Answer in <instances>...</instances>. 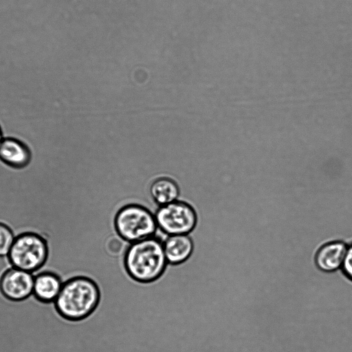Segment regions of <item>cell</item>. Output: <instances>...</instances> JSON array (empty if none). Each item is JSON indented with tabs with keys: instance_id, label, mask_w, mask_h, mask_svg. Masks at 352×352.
I'll use <instances>...</instances> for the list:
<instances>
[{
	"instance_id": "obj_11",
	"label": "cell",
	"mask_w": 352,
	"mask_h": 352,
	"mask_svg": "<svg viewBox=\"0 0 352 352\" xmlns=\"http://www.w3.org/2000/svg\"><path fill=\"white\" fill-rule=\"evenodd\" d=\"M151 195L159 206H164L177 201L179 189L175 181L168 177H161L153 182L150 188Z\"/></svg>"
},
{
	"instance_id": "obj_10",
	"label": "cell",
	"mask_w": 352,
	"mask_h": 352,
	"mask_svg": "<svg viewBox=\"0 0 352 352\" xmlns=\"http://www.w3.org/2000/svg\"><path fill=\"white\" fill-rule=\"evenodd\" d=\"M168 263L177 265L186 261L194 250L189 234L168 235L163 242Z\"/></svg>"
},
{
	"instance_id": "obj_5",
	"label": "cell",
	"mask_w": 352,
	"mask_h": 352,
	"mask_svg": "<svg viewBox=\"0 0 352 352\" xmlns=\"http://www.w3.org/2000/svg\"><path fill=\"white\" fill-rule=\"evenodd\" d=\"M154 215L159 230L166 235L189 234L198 219L192 205L177 200L159 206Z\"/></svg>"
},
{
	"instance_id": "obj_4",
	"label": "cell",
	"mask_w": 352,
	"mask_h": 352,
	"mask_svg": "<svg viewBox=\"0 0 352 352\" xmlns=\"http://www.w3.org/2000/svg\"><path fill=\"white\" fill-rule=\"evenodd\" d=\"M48 256L45 237L34 231H25L15 236L7 260L12 267L34 273L43 267Z\"/></svg>"
},
{
	"instance_id": "obj_6",
	"label": "cell",
	"mask_w": 352,
	"mask_h": 352,
	"mask_svg": "<svg viewBox=\"0 0 352 352\" xmlns=\"http://www.w3.org/2000/svg\"><path fill=\"white\" fill-rule=\"evenodd\" d=\"M34 280L32 273L11 266L0 276V294L12 302L25 300L33 294Z\"/></svg>"
},
{
	"instance_id": "obj_12",
	"label": "cell",
	"mask_w": 352,
	"mask_h": 352,
	"mask_svg": "<svg viewBox=\"0 0 352 352\" xmlns=\"http://www.w3.org/2000/svg\"><path fill=\"white\" fill-rule=\"evenodd\" d=\"M11 227L3 221H0V258L8 256L15 239Z\"/></svg>"
},
{
	"instance_id": "obj_8",
	"label": "cell",
	"mask_w": 352,
	"mask_h": 352,
	"mask_svg": "<svg viewBox=\"0 0 352 352\" xmlns=\"http://www.w3.org/2000/svg\"><path fill=\"white\" fill-rule=\"evenodd\" d=\"M64 280L56 272L45 270L34 276L33 296L41 303L50 304L58 297Z\"/></svg>"
},
{
	"instance_id": "obj_14",
	"label": "cell",
	"mask_w": 352,
	"mask_h": 352,
	"mask_svg": "<svg viewBox=\"0 0 352 352\" xmlns=\"http://www.w3.org/2000/svg\"><path fill=\"white\" fill-rule=\"evenodd\" d=\"M3 139V134H2V131H1V127H0V144L2 142Z\"/></svg>"
},
{
	"instance_id": "obj_2",
	"label": "cell",
	"mask_w": 352,
	"mask_h": 352,
	"mask_svg": "<svg viewBox=\"0 0 352 352\" xmlns=\"http://www.w3.org/2000/svg\"><path fill=\"white\" fill-rule=\"evenodd\" d=\"M163 242L155 236L131 243L125 254L124 265L131 278L146 283L163 274L168 265Z\"/></svg>"
},
{
	"instance_id": "obj_9",
	"label": "cell",
	"mask_w": 352,
	"mask_h": 352,
	"mask_svg": "<svg viewBox=\"0 0 352 352\" xmlns=\"http://www.w3.org/2000/svg\"><path fill=\"white\" fill-rule=\"evenodd\" d=\"M28 146L14 138H3L0 144V160L7 165L16 168L25 167L30 161Z\"/></svg>"
},
{
	"instance_id": "obj_3",
	"label": "cell",
	"mask_w": 352,
	"mask_h": 352,
	"mask_svg": "<svg viewBox=\"0 0 352 352\" xmlns=\"http://www.w3.org/2000/svg\"><path fill=\"white\" fill-rule=\"evenodd\" d=\"M115 227L118 234L131 243L155 236L164 241L168 236L159 230L154 214L137 204L124 205L118 210Z\"/></svg>"
},
{
	"instance_id": "obj_13",
	"label": "cell",
	"mask_w": 352,
	"mask_h": 352,
	"mask_svg": "<svg viewBox=\"0 0 352 352\" xmlns=\"http://www.w3.org/2000/svg\"><path fill=\"white\" fill-rule=\"evenodd\" d=\"M344 276L352 283V243H349L346 254L341 269Z\"/></svg>"
},
{
	"instance_id": "obj_1",
	"label": "cell",
	"mask_w": 352,
	"mask_h": 352,
	"mask_svg": "<svg viewBox=\"0 0 352 352\" xmlns=\"http://www.w3.org/2000/svg\"><path fill=\"white\" fill-rule=\"evenodd\" d=\"M99 300L100 291L91 279L74 276L63 282L54 305L62 319L76 322L90 316L96 309Z\"/></svg>"
},
{
	"instance_id": "obj_7",
	"label": "cell",
	"mask_w": 352,
	"mask_h": 352,
	"mask_svg": "<svg viewBox=\"0 0 352 352\" xmlns=\"http://www.w3.org/2000/svg\"><path fill=\"white\" fill-rule=\"evenodd\" d=\"M349 243L342 239L324 242L316 250L314 261L322 272L332 274L340 271L346 254Z\"/></svg>"
}]
</instances>
